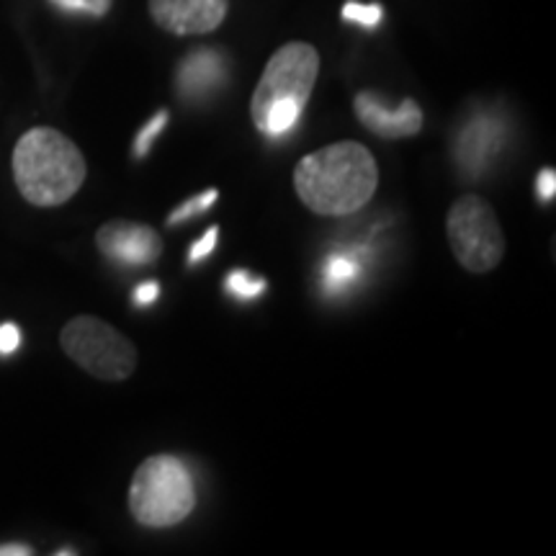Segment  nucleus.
I'll list each match as a JSON object with an SVG mask.
<instances>
[{
	"instance_id": "obj_1",
	"label": "nucleus",
	"mask_w": 556,
	"mask_h": 556,
	"mask_svg": "<svg viewBox=\"0 0 556 556\" xmlns=\"http://www.w3.org/2000/svg\"><path fill=\"white\" fill-rule=\"evenodd\" d=\"M296 197L319 217H348L379 189V165L361 142H336L309 152L294 168Z\"/></svg>"
},
{
	"instance_id": "obj_2",
	"label": "nucleus",
	"mask_w": 556,
	"mask_h": 556,
	"mask_svg": "<svg viewBox=\"0 0 556 556\" xmlns=\"http://www.w3.org/2000/svg\"><path fill=\"white\" fill-rule=\"evenodd\" d=\"M11 165L21 197L41 208L67 204L88 176L78 144L52 127L26 131L13 148Z\"/></svg>"
},
{
	"instance_id": "obj_3",
	"label": "nucleus",
	"mask_w": 556,
	"mask_h": 556,
	"mask_svg": "<svg viewBox=\"0 0 556 556\" xmlns=\"http://www.w3.org/2000/svg\"><path fill=\"white\" fill-rule=\"evenodd\" d=\"M319 75V54L307 41H289L274 52L250 99L255 129L283 137L296 127Z\"/></svg>"
},
{
	"instance_id": "obj_4",
	"label": "nucleus",
	"mask_w": 556,
	"mask_h": 556,
	"mask_svg": "<svg viewBox=\"0 0 556 556\" xmlns=\"http://www.w3.org/2000/svg\"><path fill=\"white\" fill-rule=\"evenodd\" d=\"M127 505L144 528H173L197 507V484L189 467L170 454L144 458L131 477Z\"/></svg>"
},
{
	"instance_id": "obj_5",
	"label": "nucleus",
	"mask_w": 556,
	"mask_h": 556,
	"mask_svg": "<svg viewBox=\"0 0 556 556\" xmlns=\"http://www.w3.org/2000/svg\"><path fill=\"white\" fill-rule=\"evenodd\" d=\"M60 345L70 361L101 381H124L137 368L135 343L101 317L70 319L60 332Z\"/></svg>"
},
{
	"instance_id": "obj_6",
	"label": "nucleus",
	"mask_w": 556,
	"mask_h": 556,
	"mask_svg": "<svg viewBox=\"0 0 556 556\" xmlns=\"http://www.w3.org/2000/svg\"><path fill=\"white\" fill-rule=\"evenodd\" d=\"M446 235L458 266L471 274H490L505 258V232L495 208L477 193L458 197L451 204Z\"/></svg>"
},
{
	"instance_id": "obj_7",
	"label": "nucleus",
	"mask_w": 556,
	"mask_h": 556,
	"mask_svg": "<svg viewBox=\"0 0 556 556\" xmlns=\"http://www.w3.org/2000/svg\"><path fill=\"white\" fill-rule=\"evenodd\" d=\"M96 248L101 250L103 258L122 266H150L163 255V238L150 225L114 219L99 227Z\"/></svg>"
},
{
	"instance_id": "obj_8",
	"label": "nucleus",
	"mask_w": 556,
	"mask_h": 556,
	"mask_svg": "<svg viewBox=\"0 0 556 556\" xmlns=\"http://www.w3.org/2000/svg\"><path fill=\"white\" fill-rule=\"evenodd\" d=\"M150 18L160 29L191 37V34H208L227 16V0H148Z\"/></svg>"
},
{
	"instance_id": "obj_9",
	"label": "nucleus",
	"mask_w": 556,
	"mask_h": 556,
	"mask_svg": "<svg viewBox=\"0 0 556 556\" xmlns=\"http://www.w3.org/2000/svg\"><path fill=\"white\" fill-rule=\"evenodd\" d=\"M353 109H356L358 122L379 137H415L422 129V109L413 99H405L397 109H389L374 90H361L353 99Z\"/></svg>"
},
{
	"instance_id": "obj_10",
	"label": "nucleus",
	"mask_w": 556,
	"mask_h": 556,
	"mask_svg": "<svg viewBox=\"0 0 556 556\" xmlns=\"http://www.w3.org/2000/svg\"><path fill=\"white\" fill-rule=\"evenodd\" d=\"M225 75V58L217 50H197L180 62L176 86L186 99L197 101L204 99V96H212L222 86Z\"/></svg>"
},
{
	"instance_id": "obj_11",
	"label": "nucleus",
	"mask_w": 556,
	"mask_h": 556,
	"mask_svg": "<svg viewBox=\"0 0 556 556\" xmlns=\"http://www.w3.org/2000/svg\"><path fill=\"white\" fill-rule=\"evenodd\" d=\"M503 142V131L492 119H477L458 135L456 157L458 165L469 173H479Z\"/></svg>"
},
{
	"instance_id": "obj_12",
	"label": "nucleus",
	"mask_w": 556,
	"mask_h": 556,
	"mask_svg": "<svg viewBox=\"0 0 556 556\" xmlns=\"http://www.w3.org/2000/svg\"><path fill=\"white\" fill-rule=\"evenodd\" d=\"M361 270H364V266H361V261H356V255H330L323 266V287L330 294H338V291H343L345 287L358 281Z\"/></svg>"
},
{
	"instance_id": "obj_13",
	"label": "nucleus",
	"mask_w": 556,
	"mask_h": 556,
	"mask_svg": "<svg viewBox=\"0 0 556 556\" xmlns=\"http://www.w3.org/2000/svg\"><path fill=\"white\" fill-rule=\"evenodd\" d=\"M219 199V191L217 189H208L204 193H199V197H191L186 204H180L178 208H173L170 217H168V225L176 227L180 225V222L191 219V217H199V214H204L206 208H212L214 204H217Z\"/></svg>"
},
{
	"instance_id": "obj_14",
	"label": "nucleus",
	"mask_w": 556,
	"mask_h": 556,
	"mask_svg": "<svg viewBox=\"0 0 556 556\" xmlns=\"http://www.w3.org/2000/svg\"><path fill=\"white\" fill-rule=\"evenodd\" d=\"M227 289L238 299H255L266 291V278L248 274V270H232L227 278Z\"/></svg>"
},
{
	"instance_id": "obj_15",
	"label": "nucleus",
	"mask_w": 556,
	"mask_h": 556,
	"mask_svg": "<svg viewBox=\"0 0 556 556\" xmlns=\"http://www.w3.org/2000/svg\"><path fill=\"white\" fill-rule=\"evenodd\" d=\"M165 124H168V111H157L152 119L144 124L142 129H139V135L135 137V144H131V152H135L137 157H144L152 148V142L160 137V131L165 129Z\"/></svg>"
},
{
	"instance_id": "obj_16",
	"label": "nucleus",
	"mask_w": 556,
	"mask_h": 556,
	"mask_svg": "<svg viewBox=\"0 0 556 556\" xmlns=\"http://www.w3.org/2000/svg\"><path fill=\"white\" fill-rule=\"evenodd\" d=\"M343 18L345 21H353V24H361L366 26V29H374V26H379V21L384 18V9H381L379 3H356V0H348L343 5Z\"/></svg>"
},
{
	"instance_id": "obj_17",
	"label": "nucleus",
	"mask_w": 556,
	"mask_h": 556,
	"mask_svg": "<svg viewBox=\"0 0 556 556\" xmlns=\"http://www.w3.org/2000/svg\"><path fill=\"white\" fill-rule=\"evenodd\" d=\"M50 3L65 13H83V16L101 18L111 11L114 0H50Z\"/></svg>"
},
{
	"instance_id": "obj_18",
	"label": "nucleus",
	"mask_w": 556,
	"mask_h": 556,
	"mask_svg": "<svg viewBox=\"0 0 556 556\" xmlns=\"http://www.w3.org/2000/svg\"><path fill=\"white\" fill-rule=\"evenodd\" d=\"M217 240H219V227H212V229H206V235L204 238H201L197 245L191 248V253H189V261L191 263H197V261H204L208 253H212L214 248H217Z\"/></svg>"
},
{
	"instance_id": "obj_19",
	"label": "nucleus",
	"mask_w": 556,
	"mask_h": 556,
	"mask_svg": "<svg viewBox=\"0 0 556 556\" xmlns=\"http://www.w3.org/2000/svg\"><path fill=\"white\" fill-rule=\"evenodd\" d=\"M21 345V332L13 323L0 325V356H11Z\"/></svg>"
},
{
	"instance_id": "obj_20",
	"label": "nucleus",
	"mask_w": 556,
	"mask_h": 556,
	"mask_svg": "<svg viewBox=\"0 0 556 556\" xmlns=\"http://www.w3.org/2000/svg\"><path fill=\"white\" fill-rule=\"evenodd\" d=\"M157 296H160L157 281H144V283H139V287L135 289V294H131V299H135L137 307H148V304L155 302Z\"/></svg>"
},
{
	"instance_id": "obj_21",
	"label": "nucleus",
	"mask_w": 556,
	"mask_h": 556,
	"mask_svg": "<svg viewBox=\"0 0 556 556\" xmlns=\"http://www.w3.org/2000/svg\"><path fill=\"white\" fill-rule=\"evenodd\" d=\"M536 189H539V199L541 201H552L556 197V173L552 168H546V170L539 173Z\"/></svg>"
},
{
	"instance_id": "obj_22",
	"label": "nucleus",
	"mask_w": 556,
	"mask_h": 556,
	"mask_svg": "<svg viewBox=\"0 0 556 556\" xmlns=\"http://www.w3.org/2000/svg\"><path fill=\"white\" fill-rule=\"evenodd\" d=\"M34 548L26 544H3L0 546V556H31Z\"/></svg>"
},
{
	"instance_id": "obj_23",
	"label": "nucleus",
	"mask_w": 556,
	"mask_h": 556,
	"mask_svg": "<svg viewBox=\"0 0 556 556\" xmlns=\"http://www.w3.org/2000/svg\"><path fill=\"white\" fill-rule=\"evenodd\" d=\"M70 554H75L73 548H62V552H58V556H70Z\"/></svg>"
}]
</instances>
